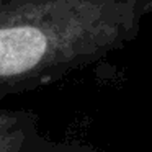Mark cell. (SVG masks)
I'll use <instances>...</instances> for the list:
<instances>
[{
	"instance_id": "1",
	"label": "cell",
	"mask_w": 152,
	"mask_h": 152,
	"mask_svg": "<svg viewBox=\"0 0 152 152\" xmlns=\"http://www.w3.org/2000/svg\"><path fill=\"white\" fill-rule=\"evenodd\" d=\"M46 51V39L34 28L0 30V75H13L34 67Z\"/></svg>"
}]
</instances>
